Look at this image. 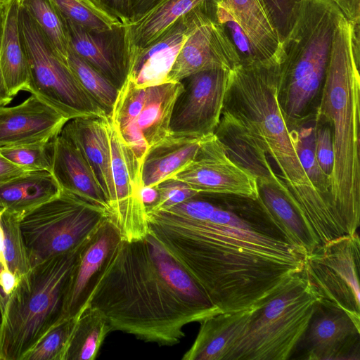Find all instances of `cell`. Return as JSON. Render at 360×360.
<instances>
[{
  "mask_svg": "<svg viewBox=\"0 0 360 360\" xmlns=\"http://www.w3.org/2000/svg\"><path fill=\"white\" fill-rule=\"evenodd\" d=\"M146 94V88L138 87L129 79L120 89L109 118L120 134L134 124L143 108Z\"/></svg>",
  "mask_w": 360,
  "mask_h": 360,
  "instance_id": "cell-38",
  "label": "cell"
},
{
  "mask_svg": "<svg viewBox=\"0 0 360 360\" xmlns=\"http://www.w3.org/2000/svg\"><path fill=\"white\" fill-rule=\"evenodd\" d=\"M315 153L321 169L330 178L334 164V150L332 130L328 123L316 124Z\"/></svg>",
  "mask_w": 360,
  "mask_h": 360,
  "instance_id": "cell-43",
  "label": "cell"
},
{
  "mask_svg": "<svg viewBox=\"0 0 360 360\" xmlns=\"http://www.w3.org/2000/svg\"><path fill=\"white\" fill-rule=\"evenodd\" d=\"M112 174L115 198L110 213L112 222L125 240L144 237L149 228L141 198V165L110 120Z\"/></svg>",
  "mask_w": 360,
  "mask_h": 360,
  "instance_id": "cell-14",
  "label": "cell"
},
{
  "mask_svg": "<svg viewBox=\"0 0 360 360\" xmlns=\"http://www.w3.org/2000/svg\"><path fill=\"white\" fill-rule=\"evenodd\" d=\"M2 314H3V308H2V306H1V304L0 302V325L1 323V320H2Z\"/></svg>",
  "mask_w": 360,
  "mask_h": 360,
  "instance_id": "cell-51",
  "label": "cell"
},
{
  "mask_svg": "<svg viewBox=\"0 0 360 360\" xmlns=\"http://www.w3.org/2000/svg\"><path fill=\"white\" fill-rule=\"evenodd\" d=\"M84 245L39 263L18 281L3 311L0 360H22L62 321L68 285Z\"/></svg>",
  "mask_w": 360,
  "mask_h": 360,
  "instance_id": "cell-6",
  "label": "cell"
},
{
  "mask_svg": "<svg viewBox=\"0 0 360 360\" xmlns=\"http://www.w3.org/2000/svg\"><path fill=\"white\" fill-rule=\"evenodd\" d=\"M51 173L61 189L106 210L110 214L105 195L87 160L73 143L60 134L55 139Z\"/></svg>",
  "mask_w": 360,
  "mask_h": 360,
  "instance_id": "cell-24",
  "label": "cell"
},
{
  "mask_svg": "<svg viewBox=\"0 0 360 360\" xmlns=\"http://www.w3.org/2000/svg\"><path fill=\"white\" fill-rule=\"evenodd\" d=\"M68 120L33 94L18 105H0V148L53 139Z\"/></svg>",
  "mask_w": 360,
  "mask_h": 360,
  "instance_id": "cell-17",
  "label": "cell"
},
{
  "mask_svg": "<svg viewBox=\"0 0 360 360\" xmlns=\"http://www.w3.org/2000/svg\"><path fill=\"white\" fill-rule=\"evenodd\" d=\"M19 0L7 4L1 39L0 65L6 89L13 98L28 91L30 72L18 23Z\"/></svg>",
  "mask_w": 360,
  "mask_h": 360,
  "instance_id": "cell-28",
  "label": "cell"
},
{
  "mask_svg": "<svg viewBox=\"0 0 360 360\" xmlns=\"http://www.w3.org/2000/svg\"><path fill=\"white\" fill-rule=\"evenodd\" d=\"M19 220L17 217L4 211L0 217L6 263L18 281L31 269Z\"/></svg>",
  "mask_w": 360,
  "mask_h": 360,
  "instance_id": "cell-36",
  "label": "cell"
},
{
  "mask_svg": "<svg viewBox=\"0 0 360 360\" xmlns=\"http://www.w3.org/2000/svg\"><path fill=\"white\" fill-rule=\"evenodd\" d=\"M60 187L47 171H29L0 186V212L20 219L25 214L57 195Z\"/></svg>",
  "mask_w": 360,
  "mask_h": 360,
  "instance_id": "cell-27",
  "label": "cell"
},
{
  "mask_svg": "<svg viewBox=\"0 0 360 360\" xmlns=\"http://www.w3.org/2000/svg\"><path fill=\"white\" fill-rule=\"evenodd\" d=\"M214 134L230 159L254 175L258 184L273 185L287 195L262 145L238 119L224 108Z\"/></svg>",
  "mask_w": 360,
  "mask_h": 360,
  "instance_id": "cell-22",
  "label": "cell"
},
{
  "mask_svg": "<svg viewBox=\"0 0 360 360\" xmlns=\"http://www.w3.org/2000/svg\"><path fill=\"white\" fill-rule=\"evenodd\" d=\"M262 61L282 63L283 51L262 0H225Z\"/></svg>",
  "mask_w": 360,
  "mask_h": 360,
  "instance_id": "cell-29",
  "label": "cell"
},
{
  "mask_svg": "<svg viewBox=\"0 0 360 360\" xmlns=\"http://www.w3.org/2000/svg\"><path fill=\"white\" fill-rule=\"evenodd\" d=\"M0 4V55H1V39L4 31V21L6 13L7 4ZM13 99V97L11 96L5 85V82L4 80L1 65H0V105H6L11 102Z\"/></svg>",
  "mask_w": 360,
  "mask_h": 360,
  "instance_id": "cell-47",
  "label": "cell"
},
{
  "mask_svg": "<svg viewBox=\"0 0 360 360\" xmlns=\"http://www.w3.org/2000/svg\"><path fill=\"white\" fill-rule=\"evenodd\" d=\"M122 239L119 229L109 219L82 247L68 285L62 321L77 316L98 274Z\"/></svg>",
  "mask_w": 360,
  "mask_h": 360,
  "instance_id": "cell-19",
  "label": "cell"
},
{
  "mask_svg": "<svg viewBox=\"0 0 360 360\" xmlns=\"http://www.w3.org/2000/svg\"><path fill=\"white\" fill-rule=\"evenodd\" d=\"M359 335L360 326L345 311L317 303L296 347L301 348L297 359L359 360Z\"/></svg>",
  "mask_w": 360,
  "mask_h": 360,
  "instance_id": "cell-15",
  "label": "cell"
},
{
  "mask_svg": "<svg viewBox=\"0 0 360 360\" xmlns=\"http://www.w3.org/2000/svg\"><path fill=\"white\" fill-rule=\"evenodd\" d=\"M60 15L91 30L107 31L124 25L91 0H51Z\"/></svg>",
  "mask_w": 360,
  "mask_h": 360,
  "instance_id": "cell-35",
  "label": "cell"
},
{
  "mask_svg": "<svg viewBox=\"0 0 360 360\" xmlns=\"http://www.w3.org/2000/svg\"><path fill=\"white\" fill-rule=\"evenodd\" d=\"M258 308L219 313L200 322L193 345L183 360H226L231 349L245 335Z\"/></svg>",
  "mask_w": 360,
  "mask_h": 360,
  "instance_id": "cell-23",
  "label": "cell"
},
{
  "mask_svg": "<svg viewBox=\"0 0 360 360\" xmlns=\"http://www.w3.org/2000/svg\"><path fill=\"white\" fill-rule=\"evenodd\" d=\"M215 15L219 23L224 29L229 39L238 54L240 65H248L262 61L250 40L236 18L225 0H218L215 8Z\"/></svg>",
  "mask_w": 360,
  "mask_h": 360,
  "instance_id": "cell-40",
  "label": "cell"
},
{
  "mask_svg": "<svg viewBox=\"0 0 360 360\" xmlns=\"http://www.w3.org/2000/svg\"><path fill=\"white\" fill-rule=\"evenodd\" d=\"M68 63L84 89L110 117L120 89L71 50Z\"/></svg>",
  "mask_w": 360,
  "mask_h": 360,
  "instance_id": "cell-33",
  "label": "cell"
},
{
  "mask_svg": "<svg viewBox=\"0 0 360 360\" xmlns=\"http://www.w3.org/2000/svg\"><path fill=\"white\" fill-rule=\"evenodd\" d=\"M76 318L60 321L49 330L22 360H64Z\"/></svg>",
  "mask_w": 360,
  "mask_h": 360,
  "instance_id": "cell-39",
  "label": "cell"
},
{
  "mask_svg": "<svg viewBox=\"0 0 360 360\" xmlns=\"http://www.w3.org/2000/svg\"><path fill=\"white\" fill-rule=\"evenodd\" d=\"M195 198L146 211L149 231L221 313L263 307L302 271L307 251L257 199Z\"/></svg>",
  "mask_w": 360,
  "mask_h": 360,
  "instance_id": "cell-1",
  "label": "cell"
},
{
  "mask_svg": "<svg viewBox=\"0 0 360 360\" xmlns=\"http://www.w3.org/2000/svg\"><path fill=\"white\" fill-rule=\"evenodd\" d=\"M39 25L57 53L68 62L69 42L63 16L51 0H19Z\"/></svg>",
  "mask_w": 360,
  "mask_h": 360,
  "instance_id": "cell-34",
  "label": "cell"
},
{
  "mask_svg": "<svg viewBox=\"0 0 360 360\" xmlns=\"http://www.w3.org/2000/svg\"><path fill=\"white\" fill-rule=\"evenodd\" d=\"M207 136L195 137L171 134L150 147L142 162V187H153L172 178L194 158Z\"/></svg>",
  "mask_w": 360,
  "mask_h": 360,
  "instance_id": "cell-26",
  "label": "cell"
},
{
  "mask_svg": "<svg viewBox=\"0 0 360 360\" xmlns=\"http://www.w3.org/2000/svg\"><path fill=\"white\" fill-rule=\"evenodd\" d=\"M63 20L70 50L120 89L127 75L124 25L111 30L95 31L69 19L63 18Z\"/></svg>",
  "mask_w": 360,
  "mask_h": 360,
  "instance_id": "cell-16",
  "label": "cell"
},
{
  "mask_svg": "<svg viewBox=\"0 0 360 360\" xmlns=\"http://www.w3.org/2000/svg\"><path fill=\"white\" fill-rule=\"evenodd\" d=\"M2 212H0V217ZM18 282L17 278L8 269L4 254L3 231L0 223V302L3 311L8 295Z\"/></svg>",
  "mask_w": 360,
  "mask_h": 360,
  "instance_id": "cell-44",
  "label": "cell"
},
{
  "mask_svg": "<svg viewBox=\"0 0 360 360\" xmlns=\"http://www.w3.org/2000/svg\"><path fill=\"white\" fill-rule=\"evenodd\" d=\"M11 0H0V4H6V3H8L9 1H11Z\"/></svg>",
  "mask_w": 360,
  "mask_h": 360,
  "instance_id": "cell-52",
  "label": "cell"
},
{
  "mask_svg": "<svg viewBox=\"0 0 360 360\" xmlns=\"http://www.w3.org/2000/svg\"><path fill=\"white\" fill-rule=\"evenodd\" d=\"M159 0H131V21L146 13Z\"/></svg>",
  "mask_w": 360,
  "mask_h": 360,
  "instance_id": "cell-49",
  "label": "cell"
},
{
  "mask_svg": "<svg viewBox=\"0 0 360 360\" xmlns=\"http://www.w3.org/2000/svg\"><path fill=\"white\" fill-rule=\"evenodd\" d=\"M64 360H94L107 336L112 332L105 316L85 304L77 316Z\"/></svg>",
  "mask_w": 360,
  "mask_h": 360,
  "instance_id": "cell-31",
  "label": "cell"
},
{
  "mask_svg": "<svg viewBox=\"0 0 360 360\" xmlns=\"http://www.w3.org/2000/svg\"><path fill=\"white\" fill-rule=\"evenodd\" d=\"M316 300L302 271L258 308L226 360L290 359L312 316Z\"/></svg>",
  "mask_w": 360,
  "mask_h": 360,
  "instance_id": "cell-7",
  "label": "cell"
},
{
  "mask_svg": "<svg viewBox=\"0 0 360 360\" xmlns=\"http://www.w3.org/2000/svg\"><path fill=\"white\" fill-rule=\"evenodd\" d=\"M109 219L106 210L61 189L19 220L31 268L77 250Z\"/></svg>",
  "mask_w": 360,
  "mask_h": 360,
  "instance_id": "cell-8",
  "label": "cell"
},
{
  "mask_svg": "<svg viewBox=\"0 0 360 360\" xmlns=\"http://www.w3.org/2000/svg\"><path fill=\"white\" fill-rule=\"evenodd\" d=\"M342 16L331 0H302L296 22L281 44L278 100L290 129L303 123L321 90Z\"/></svg>",
  "mask_w": 360,
  "mask_h": 360,
  "instance_id": "cell-5",
  "label": "cell"
},
{
  "mask_svg": "<svg viewBox=\"0 0 360 360\" xmlns=\"http://www.w3.org/2000/svg\"><path fill=\"white\" fill-rule=\"evenodd\" d=\"M186 35L184 15L149 45L127 56L126 79L141 88L165 83Z\"/></svg>",
  "mask_w": 360,
  "mask_h": 360,
  "instance_id": "cell-21",
  "label": "cell"
},
{
  "mask_svg": "<svg viewBox=\"0 0 360 360\" xmlns=\"http://www.w3.org/2000/svg\"><path fill=\"white\" fill-rule=\"evenodd\" d=\"M214 7H199L185 15L187 35L165 82H178L197 72L240 64L237 51L217 21Z\"/></svg>",
  "mask_w": 360,
  "mask_h": 360,
  "instance_id": "cell-11",
  "label": "cell"
},
{
  "mask_svg": "<svg viewBox=\"0 0 360 360\" xmlns=\"http://www.w3.org/2000/svg\"><path fill=\"white\" fill-rule=\"evenodd\" d=\"M18 23L30 66L28 91L69 120L82 117H108L20 3Z\"/></svg>",
  "mask_w": 360,
  "mask_h": 360,
  "instance_id": "cell-9",
  "label": "cell"
},
{
  "mask_svg": "<svg viewBox=\"0 0 360 360\" xmlns=\"http://www.w3.org/2000/svg\"><path fill=\"white\" fill-rule=\"evenodd\" d=\"M85 304L105 316L112 332L159 346L179 343L186 325L221 313L150 231L139 239L121 240Z\"/></svg>",
  "mask_w": 360,
  "mask_h": 360,
  "instance_id": "cell-2",
  "label": "cell"
},
{
  "mask_svg": "<svg viewBox=\"0 0 360 360\" xmlns=\"http://www.w3.org/2000/svg\"><path fill=\"white\" fill-rule=\"evenodd\" d=\"M172 178L199 194L258 198L256 177L230 159L214 134L205 139L194 158Z\"/></svg>",
  "mask_w": 360,
  "mask_h": 360,
  "instance_id": "cell-13",
  "label": "cell"
},
{
  "mask_svg": "<svg viewBox=\"0 0 360 360\" xmlns=\"http://www.w3.org/2000/svg\"><path fill=\"white\" fill-rule=\"evenodd\" d=\"M359 33V25L340 19L314 118L332 130L330 197L345 235L356 233L360 224Z\"/></svg>",
  "mask_w": 360,
  "mask_h": 360,
  "instance_id": "cell-4",
  "label": "cell"
},
{
  "mask_svg": "<svg viewBox=\"0 0 360 360\" xmlns=\"http://www.w3.org/2000/svg\"><path fill=\"white\" fill-rule=\"evenodd\" d=\"M281 45L292 30L302 0H262Z\"/></svg>",
  "mask_w": 360,
  "mask_h": 360,
  "instance_id": "cell-41",
  "label": "cell"
},
{
  "mask_svg": "<svg viewBox=\"0 0 360 360\" xmlns=\"http://www.w3.org/2000/svg\"><path fill=\"white\" fill-rule=\"evenodd\" d=\"M290 131L299 160L308 179L331 206L336 216L330 197V178L322 171L316 157V124L304 126L302 123L296 127L291 128Z\"/></svg>",
  "mask_w": 360,
  "mask_h": 360,
  "instance_id": "cell-32",
  "label": "cell"
},
{
  "mask_svg": "<svg viewBox=\"0 0 360 360\" xmlns=\"http://www.w3.org/2000/svg\"><path fill=\"white\" fill-rule=\"evenodd\" d=\"M218 0H159L146 13L124 25L127 57L158 38L179 18L199 7H214Z\"/></svg>",
  "mask_w": 360,
  "mask_h": 360,
  "instance_id": "cell-25",
  "label": "cell"
},
{
  "mask_svg": "<svg viewBox=\"0 0 360 360\" xmlns=\"http://www.w3.org/2000/svg\"><path fill=\"white\" fill-rule=\"evenodd\" d=\"M155 187L158 192L156 200L146 208V212L168 207L200 195L185 183L174 178L166 179Z\"/></svg>",
  "mask_w": 360,
  "mask_h": 360,
  "instance_id": "cell-42",
  "label": "cell"
},
{
  "mask_svg": "<svg viewBox=\"0 0 360 360\" xmlns=\"http://www.w3.org/2000/svg\"><path fill=\"white\" fill-rule=\"evenodd\" d=\"M103 10L117 18L124 25L131 21V0H91Z\"/></svg>",
  "mask_w": 360,
  "mask_h": 360,
  "instance_id": "cell-45",
  "label": "cell"
},
{
  "mask_svg": "<svg viewBox=\"0 0 360 360\" xmlns=\"http://www.w3.org/2000/svg\"><path fill=\"white\" fill-rule=\"evenodd\" d=\"M26 172L27 171L10 162L0 153V186Z\"/></svg>",
  "mask_w": 360,
  "mask_h": 360,
  "instance_id": "cell-48",
  "label": "cell"
},
{
  "mask_svg": "<svg viewBox=\"0 0 360 360\" xmlns=\"http://www.w3.org/2000/svg\"><path fill=\"white\" fill-rule=\"evenodd\" d=\"M257 200L291 241L303 248L307 255L321 245L314 231L280 189L271 184H258Z\"/></svg>",
  "mask_w": 360,
  "mask_h": 360,
  "instance_id": "cell-30",
  "label": "cell"
},
{
  "mask_svg": "<svg viewBox=\"0 0 360 360\" xmlns=\"http://www.w3.org/2000/svg\"><path fill=\"white\" fill-rule=\"evenodd\" d=\"M55 139L44 142L0 148V153L25 171L51 172L55 154Z\"/></svg>",
  "mask_w": 360,
  "mask_h": 360,
  "instance_id": "cell-37",
  "label": "cell"
},
{
  "mask_svg": "<svg viewBox=\"0 0 360 360\" xmlns=\"http://www.w3.org/2000/svg\"><path fill=\"white\" fill-rule=\"evenodd\" d=\"M158 192L155 186L142 187L141 191V198L145 208L151 206L156 200Z\"/></svg>",
  "mask_w": 360,
  "mask_h": 360,
  "instance_id": "cell-50",
  "label": "cell"
},
{
  "mask_svg": "<svg viewBox=\"0 0 360 360\" xmlns=\"http://www.w3.org/2000/svg\"><path fill=\"white\" fill-rule=\"evenodd\" d=\"M181 82L146 87L143 108L134 124L120 134L141 165L147 150L170 136V120L177 97L184 91Z\"/></svg>",
  "mask_w": 360,
  "mask_h": 360,
  "instance_id": "cell-18",
  "label": "cell"
},
{
  "mask_svg": "<svg viewBox=\"0 0 360 360\" xmlns=\"http://www.w3.org/2000/svg\"><path fill=\"white\" fill-rule=\"evenodd\" d=\"M60 134L73 143L87 160L105 195L110 212L115 189L112 174L109 117L71 119L63 126Z\"/></svg>",
  "mask_w": 360,
  "mask_h": 360,
  "instance_id": "cell-20",
  "label": "cell"
},
{
  "mask_svg": "<svg viewBox=\"0 0 360 360\" xmlns=\"http://www.w3.org/2000/svg\"><path fill=\"white\" fill-rule=\"evenodd\" d=\"M360 240L344 235L307 255L302 270L318 304L345 311L360 326Z\"/></svg>",
  "mask_w": 360,
  "mask_h": 360,
  "instance_id": "cell-10",
  "label": "cell"
},
{
  "mask_svg": "<svg viewBox=\"0 0 360 360\" xmlns=\"http://www.w3.org/2000/svg\"><path fill=\"white\" fill-rule=\"evenodd\" d=\"M229 72L211 69L181 81L184 89L173 108L172 134L200 137L214 134L220 120Z\"/></svg>",
  "mask_w": 360,
  "mask_h": 360,
  "instance_id": "cell-12",
  "label": "cell"
},
{
  "mask_svg": "<svg viewBox=\"0 0 360 360\" xmlns=\"http://www.w3.org/2000/svg\"><path fill=\"white\" fill-rule=\"evenodd\" d=\"M280 64H240L230 70L223 108L243 124L276 164L286 197L322 245L344 234L299 160L278 100Z\"/></svg>",
  "mask_w": 360,
  "mask_h": 360,
  "instance_id": "cell-3",
  "label": "cell"
},
{
  "mask_svg": "<svg viewBox=\"0 0 360 360\" xmlns=\"http://www.w3.org/2000/svg\"><path fill=\"white\" fill-rule=\"evenodd\" d=\"M353 25L360 23V0H331Z\"/></svg>",
  "mask_w": 360,
  "mask_h": 360,
  "instance_id": "cell-46",
  "label": "cell"
}]
</instances>
